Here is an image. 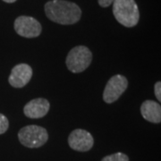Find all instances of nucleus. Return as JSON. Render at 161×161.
Masks as SVG:
<instances>
[{"label":"nucleus","instance_id":"obj_1","mask_svg":"<svg viewBox=\"0 0 161 161\" xmlns=\"http://www.w3.org/2000/svg\"><path fill=\"white\" fill-rule=\"evenodd\" d=\"M47 17L54 23L70 25L80 19L81 11L76 4L65 0H51L45 5Z\"/></svg>","mask_w":161,"mask_h":161},{"label":"nucleus","instance_id":"obj_2","mask_svg":"<svg viewBox=\"0 0 161 161\" xmlns=\"http://www.w3.org/2000/svg\"><path fill=\"white\" fill-rule=\"evenodd\" d=\"M113 14L118 23L128 28L135 26L140 19L138 6L134 0H115Z\"/></svg>","mask_w":161,"mask_h":161},{"label":"nucleus","instance_id":"obj_3","mask_svg":"<svg viewBox=\"0 0 161 161\" xmlns=\"http://www.w3.org/2000/svg\"><path fill=\"white\" fill-rule=\"evenodd\" d=\"M92 51L87 47L77 46L70 50L65 64L72 73L79 74L85 71L92 64Z\"/></svg>","mask_w":161,"mask_h":161},{"label":"nucleus","instance_id":"obj_4","mask_svg":"<svg viewBox=\"0 0 161 161\" xmlns=\"http://www.w3.org/2000/svg\"><path fill=\"white\" fill-rule=\"evenodd\" d=\"M18 138L23 146L35 149L46 143L48 134L45 128L38 125H27L23 127L18 132Z\"/></svg>","mask_w":161,"mask_h":161},{"label":"nucleus","instance_id":"obj_5","mask_svg":"<svg viewBox=\"0 0 161 161\" xmlns=\"http://www.w3.org/2000/svg\"><path fill=\"white\" fill-rule=\"evenodd\" d=\"M128 80L123 75H114L110 78L103 92V99L106 103L111 104L116 101L125 92Z\"/></svg>","mask_w":161,"mask_h":161},{"label":"nucleus","instance_id":"obj_6","mask_svg":"<svg viewBox=\"0 0 161 161\" xmlns=\"http://www.w3.org/2000/svg\"><path fill=\"white\" fill-rule=\"evenodd\" d=\"M14 30L18 35L24 38H36L41 33L40 23L31 16H19L14 22Z\"/></svg>","mask_w":161,"mask_h":161},{"label":"nucleus","instance_id":"obj_7","mask_svg":"<svg viewBox=\"0 0 161 161\" xmlns=\"http://www.w3.org/2000/svg\"><path fill=\"white\" fill-rule=\"evenodd\" d=\"M68 143L73 150L77 151H88L94 144V139L90 132L83 129H75L70 133Z\"/></svg>","mask_w":161,"mask_h":161},{"label":"nucleus","instance_id":"obj_8","mask_svg":"<svg viewBox=\"0 0 161 161\" xmlns=\"http://www.w3.org/2000/svg\"><path fill=\"white\" fill-rule=\"evenodd\" d=\"M32 77V69L27 64H19L11 71L8 81L14 88H23L29 83Z\"/></svg>","mask_w":161,"mask_h":161},{"label":"nucleus","instance_id":"obj_9","mask_svg":"<svg viewBox=\"0 0 161 161\" xmlns=\"http://www.w3.org/2000/svg\"><path fill=\"white\" fill-rule=\"evenodd\" d=\"M50 104L46 98H34L24 106L23 113L29 118L37 119L44 117L48 113Z\"/></svg>","mask_w":161,"mask_h":161},{"label":"nucleus","instance_id":"obj_10","mask_svg":"<svg viewBox=\"0 0 161 161\" xmlns=\"http://www.w3.org/2000/svg\"><path fill=\"white\" fill-rule=\"evenodd\" d=\"M141 113L144 119L150 123L159 124L161 122V107L156 101H144L141 107Z\"/></svg>","mask_w":161,"mask_h":161},{"label":"nucleus","instance_id":"obj_11","mask_svg":"<svg viewBox=\"0 0 161 161\" xmlns=\"http://www.w3.org/2000/svg\"><path fill=\"white\" fill-rule=\"evenodd\" d=\"M101 161H129V158L122 152H117L115 154L105 157Z\"/></svg>","mask_w":161,"mask_h":161},{"label":"nucleus","instance_id":"obj_12","mask_svg":"<svg viewBox=\"0 0 161 161\" xmlns=\"http://www.w3.org/2000/svg\"><path fill=\"white\" fill-rule=\"evenodd\" d=\"M9 126V122L6 115L0 114V134H3L7 131Z\"/></svg>","mask_w":161,"mask_h":161},{"label":"nucleus","instance_id":"obj_13","mask_svg":"<svg viewBox=\"0 0 161 161\" xmlns=\"http://www.w3.org/2000/svg\"><path fill=\"white\" fill-rule=\"evenodd\" d=\"M154 91H155V96L156 98H158V101H161V82L160 81H158L156 82L155 87H154Z\"/></svg>","mask_w":161,"mask_h":161},{"label":"nucleus","instance_id":"obj_14","mask_svg":"<svg viewBox=\"0 0 161 161\" xmlns=\"http://www.w3.org/2000/svg\"><path fill=\"white\" fill-rule=\"evenodd\" d=\"M99 6H102V7H108L113 4V2L115 0H98Z\"/></svg>","mask_w":161,"mask_h":161},{"label":"nucleus","instance_id":"obj_15","mask_svg":"<svg viewBox=\"0 0 161 161\" xmlns=\"http://www.w3.org/2000/svg\"><path fill=\"white\" fill-rule=\"evenodd\" d=\"M4 2H6V3H14L16 0H3Z\"/></svg>","mask_w":161,"mask_h":161}]
</instances>
